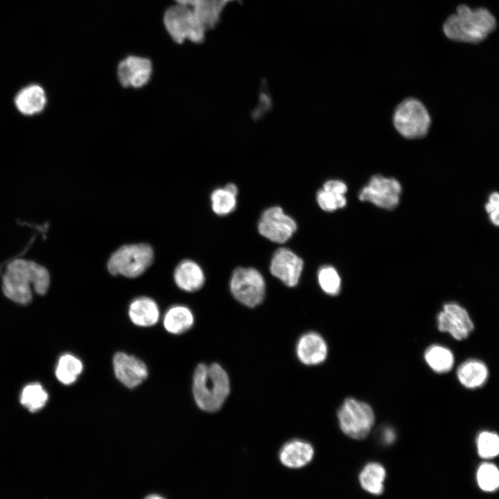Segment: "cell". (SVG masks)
Instances as JSON below:
<instances>
[{
  "instance_id": "12",
  "label": "cell",
  "mask_w": 499,
  "mask_h": 499,
  "mask_svg": "<svg viewBox=\"0 0 499 499\" xmlns=\"http://www.w3.org/2000/svg\"><path fill=\"white\" fill-rule=\"evenodd\" d=\"M153 65L148 58L128 55L117 64L116 76L121 85L125 88L139 89L147 85L152 76Z\"/></svg>"
},
{
  "instance_id": "29",
  "label": "cell",
  "mask_w": 499,
  "mask_h": 499,
  "mask_svg": "<svg viewBox=\"0 0 499 499\" xmlns=\"http://www.w3.org/2000/svg\"><path fill=\"white\" fill-rule=\"evenodd\" d=\"M318 283L327 295H336L341 289V278L336 269L331 265H324L317 272Z\"/></svg>"
},
{
  "instance_id": "10",
  "label": "cell",
  "mask_w": 499,
  "mask_h": 499,
  "mask_svg": "<svg viewBox=\"0 0 499 499\" xmlns=\"http://www.w3.org/2000/svg\"><path fill=\"white\" fill-rule=\"evenodd\" d=\"M297 228L295 220L277 206L265 209L258 223L260 234L277 243L286 242L292 236Z\"/></svg>"
},
{
  "instance_id": "30",
  "label": "cell",
  "mask_w": 499,
  "mask_h": 499,
  "mask_svg": "<svg viewBox=\"0 0 499 499\" xmlns=\"http://www.w3.org/2000/svg\"><path fill=\"white\" fill-rule=\"evenodd\" d=\"M47 399L48 395L40 385L32 384L23 389L21 403L29 410L34 412L42 408Z\"/></svg>"
},
{
  "instance_id": "35",
  "label": "cell",
  "mask_w": 499,
  "mask_h": 499,
  "mask_svg": "<svg viewBox=\"0 0 499 499\" xmlns=\"http://www.w3.org/2000/svg\"><path fill=\"white\" fill-rule=\"evenodd\" d=\"M224 188L230 193L233 194L235 196H237L238 193V189L236 184L233 183H229L226 184Z\"/></svg>"
},
{
  "instance_id": "2",
  "label": "cell",
  "mask_w": 499,
  "mask_h": 499,
  "mask_svg": "<svg viewBox=\"0 0 499 499\" xmlns=\"http://www.w3.org/2000/svg\"><path fill=\"white\" fill-rule=\"evenodd\" d=\"M230 393L229 376L224 368L214 362L199 364L194 371L193 394L197 405L208 412L218 411Z\"/></svg>"
},
{
  "instance_id": "31",
  "label": "cell",
  "mask_w": 499,
  "mask_h": 499,
  "mask_svg": "<svg viewBox=\"0 0 499 499\" xmlns=\"http://www.w3.org/2000/svg\"><path fill=\"white\" fill-rule=\"evenodd\" d=\"M316 199L319 207L322 210L329 212L342 209L347 204V199L344 195L332 193L324 191L323 189L317 191Z\"/></svg>"
},
{
  "instance_id": "23",
  "label": "cell",
  "mask_w": 499,
  "mask_h": 499,
  "mask_svg": "<svg viewBox=\"0 0 499 499\" xmlns=\"http://www.w3.org/2000/svg\"><path fill=\"white\" fill-rule=\"evenodd\" d=\"M386 478L385 467L375 462L367 464L360 472L358 480L362 489L369 494L380 496L384 491Z\"/></svg>"
},
{
  "instance_id": "14",
  "label": "cell",
  "mask_w": 499,
  "mask_h": 499,
  "mask_svg": "<svg viewBox=\"0 0 499 499\" xmlns=\"http://www.w3.org/2000/svg\"><path fill=\"white\" fill-rule=\"evenodd\" d=\"M112 362L116 378L128 388L137 387L148 377L146 364L134 356L117 352Z\"/></svg>"
},
{
  "instance_id": "9",
  "label": "cell",
  "mask_w": 499,
  "mask_h": 499,
  "mask_svg": "<svg viewBox=\"0 0 499 499\" xmlns=\"http://www.w3.org/2000/svg\"><path fill=\"white\" fill-rule=\"evenodd\" d=\"M401 193V186L396 180L376 175L360 190L358 197L361 201L392 210L399 204Z\"/></svg>"
},
{
  "instance_id": "11",
  "label": "cell",
  "mask_w": 499,
  "mask_h": 499,
  "mask_svg": "<svg viewBox=\"0 0 499 499\" xmlns=\"http://www.w3.org/2000/svg\"><path fill=\"white\" fill-rule=\"evenodd\" d=\"M439 331L447 333L455 340L466 339L474 329V324L465 308L451 301L444 304L437 317Z\"/></svg>"
},
{
  "instance_id": "13",
  "label": "cell",
  "mask_w": 499,
  "mask_h": 499,
  "mask_svg": "<svg viewBox=\"0 0 499 499\" xmlns=\"http://www.w3.org/2000/svg\"><path fill=\"white\" fill-rule=\"evenodd\" d=\"M304 268L303 260L292 250L279 248L274 253L270 265L271 274L288 287L299 283Z\"/></svg>"
},
{
  "instance_id": "32",
  "label": "cell",
  "mask_w": 499,
  "mask_h": 499,
  "mask_svg": "<svg viewBox=\"0 0 499 499\" xmlns=\"http://www.w3.org/2000/svg\"><path fill=\"white\" fill-rule=\"evenodd\" d=\"M498 206L499 195L497 192H494L489 196L485 209L489 214L490 221L496 226H498L499 224Z\"/></svg>"
},
{
  "instance_id": "27",
  "label": "cell",
  "mask_w": 499,
  "mask_h": 499,
  "mask_svg": "<svg viewBox=\"0 0 499 499\" xmlns=\"http://www.w3.org/2000/svg\"><path fill=\"white\" fill-rule=\"evenodd\" d=\"M476 448L479 457L483 459H492L499 453V437L492 431L484 430L476 437Z\"/></svg>"
},
{
  "instance_id": "4",
  "label": "cell",
  "mask_w": 499,
  "mask_h": 499,
  "mask_svg": "<svg viewBox=\"0 0 499 499\" xmlns=\"http://www.w3.org/2000/svg\"><path fill=\"white\" fill-rule=\"evenodd\" d=\"M163 24L170 39L177 44L186 40L200 44L205 40L207 30L187 6L175 3L168 6L163 15Z\"/></svg>"
},
{
  "instance_id": "5",
  "label": "cell",
  "mask_w": 499,
  "mask_h": 499,
  "mask_svg": "<svg viewBox=\"0 0 499 499\" xmlns=\"http://www.w3.org/2000/svg\"><path fill=\"white\" fill-rule=\"evenodd\" d=\"M153 258V250L148 244L124 245L112 254L107 268L112 275L135 278L149 268Z\"/></svg>"
},
{
  "instance_id": "19",
  "label": "cell",
  "mask_w": 499,
  "mask_h": 499,
  "mask_svg": "<svg viewBox=\"0 0 499 499\" xmlns=\"http://www.w3.org/2000/svg\"><path fill=\"white\" fill-rule=\"evenodd\" d=\"M157 304L148 297L134 299L128 307V316L131 322L139 326L148 327L157 323L159 319Z\"/></svg>"
},
{
  "instance_id": "24",
  "label": "cell",
  "mask_w": 499,
  "mask_h": 499,
  "mask_svg": "<svg viewBox=\"0 0 499 499\" xmlns=\"http://www.w3.org/2000/svg\"><path fill=\"white\" fill-rule=\"evenodd\" d=\"M424 360L428 366L437 374L450 371L455 363V357L451 350L441 344H432L425 351Z\"/></svg>"
},
{
  "instance_id": "22",
  "label": "cell",
  "mask_w": 499,
  "mask_h": 499,
  "mask_svg": "<svg viewBox=\"0 0 499 499\" xmlns=\"http://www.w3.org/2000/svg\"><path fill=\"white\" fill-rule=\"evenodd\" d=\"M194 324L192 311L186 306L174 305L170 307L163 317L164 329L172 334L187 331Z\"/></svg>"
},
{
  "instance_id": "26",
  "label": "cell",
  "mask_w": 499,
  "mask_h": 499,
  "mask_svg": "<svg viewBox=\"0 0 499 499\" xmlns=\"http://www.w3.org/2000/svg\"><path fill=\"white\" fill-rule=\"evenodd\" d=\"M476 482L478 487L485 493H493L499 487V471L491 462H483L476 471Z\"/></svg>"
},
{
  "instance_id": "15",
  "label": "cell",
  "mask_w": 499,
  "mask_h": 499,
  "mask_svg": "<svg viewBox=\"0 0 499 499\" xmlns=\"http://www.w3.org/2000/svg\"><path fill=\"white\" fill-rule=\"evenodd\" d=\"M240 0H174L176 3L190 7L208 31L220 23L227 6Z\"/></svg>"
},
{
  "instance_id": "8",
  "label": "cell",
  "mask_w": 499,
  "mask_h": 499,
  "mask_svg": "<svg viewBox=\"0 0 499 499\" xmlns=\"http://www.w3.org/2000/svg\"><path fill=\"white\" fill-rule=\"evenodd\" d=\"M229 287L234 297L250 308L260 304L265 294L264 278L253 268H236L231 277Z\"/></svg>"
},
{
  "instance_id": "25",
  "label": "cell",
  "mask_w": 499,
  "mask_h": 499,
  "mask_svg": "<svg viewBox=\"0 0 499 499\" xmlns=\"http://www.w3.org/2000/svg\"><path fill=\"white\" fill-rule=\"evenodd\" d=\"M82 368V363L78 358L67 353L60 358L55 374L61 383L69 385L76 381Z\"/></svg>"
},
{
  "instance_id": "21",
  "label": "cell",
  "mask_w": 499,
  "mask_h": 499,
  "mask_svg": "<svg viewBox=\"0 0 499 499\" xmlns=\"http://www.w3.org/2000/svg\"><path fill=\"white\" fill-rule=\"evenodd\" d=\"M17 109L24 115L31 116L42 112L46 103L44 89L38 85H30L21 89L16 95Z\"/></svg>"
},
{
  "instance_id": "1",
  "label": "cell",
  "mask_w": 499,
  "mask_h": 499,
  "mask_svg": "<svg viewBox=\"0 0 499 499\" xmlns=\"http://www.w3.org/2000/svg\"><path fill=\"white\" fill-rule=\"evenodd\" d=\"M50 275L42 265L31 261L17 259L10 262L3 276V291L12 301L26 304L32 300L31 286L36 293L44 295L49 289Z\"/></svg>"
},
{
  "instance_id": "3",
  "label": "cell",
  "mask_w": 499,
  "mask_h": 499,
  "mask_svg": "<svg viewBox=\"0 0 499 499\" xmlns=\"http://www.w3.org/2000/svg\"><path fill=\"white\" fill-rule=\"evenodd\" d=\"M496 26L495 17L487 9H471L461 5L445 21L444 32L452 40L477 43L485 39Z\"/></svg>"
},
{
  "instance_id": "33",
  "label": "cell",
  "mask_w": 499,
  "mask_h": 499,
  "mask_svg": "<svg viewBox=\"0 0 499 499\" xmlns=\"http://www.w3.org/2000/svg\"><path fill=\"white\" fill-rule=\"evenodd\" d=\"M323 189L332 193L345 195L347 191V186L342 181L329 180L324 184Z\"/></svg>"
},
{
  "instance_id": "34",
  "label": "cell",
  "mask_w": 499,
  "mask_h": 499,
  "mask_svg": "<svg viewBox=\"0 0 499 499\" xmlns=\"http://www.w3.org/2000/svg\"><path fill=\"white\" fill-rule=\"evenodd\" d=\"M381 439L384 444H391L396 439L395 432L390 428H385L381 432Z\"/></svg>"
},
{
  "instance_id": "36",
  "label": "cell",
  "mask_w": 499,
  "mask_h": 499,
  "mask_svg": "<svg viewBox=\"0 0 499 499\" xmlns=\"http://www.w3.org/2000/svg\"><path fill=\"white\" fill-rule=\"evenodd\" d=\"M148 498H161V497L159 496H155V495H154V496H148Z\"/></svg>"
},
{
  "instance_id": "28",
  "label": "cell",
  "mask_w": 499,
  "mask_h": 499,
  "mask_svg": "<svg viewBox=\"0 0 499 499\" xmlns=\"http://www.w3.org/2000/svg\"><path fill=\"white\" fill-rule=\"evenodd\" d=\"M211 209L218 216H227L236 209V196L225 188H218L211 194Z\"/></svg>"
},
{
  "instance_id": "7",
  "label": "cell",
  "mask_w": 499,
  "mask_h": 499,
  "mask_svg": "<svg viewBox=\"0 0 499 499\" xmlns=\"http://www.w3.org/2000/svg\"><path fill=\"white\" fill-rule=\"evenodd\" d=\"M394 125L397 131L405 138H421L428 131L430 117L421 102L415 98H408L396 108Z\"/></svg>"
},
{
  "instance_id": "20",
  "label": "cell",
  "mask_w": 499,
  "mask_h": 499,
  "mask_svg": "<svg viewBox=\"0 0 499 499\" xmlns=\"http://www.w3.org/2000/svg\"><path fill=\"white\" fill-rule=\"evenodd\" d=\"M457 378L464 387L471 389H478L487 383L489 369L483 361L473 358L468 359L458 367Z\"/></svg>"
},
{
  "instance_id": "16",
  "label": "cell",
  "mask_w": 499,
  "mask_h": 499,
  "mask_svg": "<svg viewBox=\"0 0 499 499\" xmlns=\"http://www.w3.org/2000/svg\"><path fill=\"white\" fill-rule=\"evenodd\" d=\"M296 355L304 365L315 366L320 365L327 358L328 346L324 339L316 332H308L302 335L296 344Z\"/></svg>"
},
{
  "instance_id": "17",
  "label": "cell",
  "mask_w": 499,
  "mask_h": 499,
  "mask_svg": "<svg viewBox=\"0 0 499 499\" xmlns=\"http://www.w3.org/2000/svg\"><path fill=\"white\" fill-rule=\"evenodd\" d=\"M314 456L313 446L306 441L295 439L286 443L280 449L279 459L289 469H300L308 464Z\"/></svg>"
},
{
  "instance_id": "18",
  "label": "cell",
  "mask_w": 499,
  "mask_h": 499,
  "mask_svg": "<svg viewBox=\"0 0 499 499\" xmlns=\"http://www.w3.org/2000/svg\"><path fill=\"white\" fill-rule=\"evenodd\" d=\"M173 278L179 288L189 292L198 290L205 281V276L201 267L189 259L182 261L176 266Z\"/></svg>"
},
{
  "instance_id": "6",
  "label": "cell",
  "mask_w": 499,
  "mask_h": 499,
  "mask_svg": "<svg viewBox=\"0 0 499 499\" xmlns=\"http://www.w3.org/2000/svg\"><path fill=\"white\" fill-rule=\"evenodd\" d=\"M337 417L342 432L349 438H366L375 423V413L367 403L349 397L340 406Z\"/></svg>"
}]
</instances>
